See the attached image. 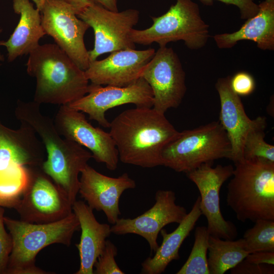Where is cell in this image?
I'll return each instance as SVG.
<instances>
[{"label": "cell", "instance_id": "obj_26", "mask_svg": "<svg viewBox=\"0 0 274 274\" xmlns=\"http://www.w3.org/2000/svg\"><path fill=\"white\" fill-rule=\"evenodd\" d=\"M243 235L245 249L249 254L256 252H274V220L259 219Z\"/></svg>", "mask_w": 274, "mask_h": 274}, {"label": "cell", "instance_id": "obj_3", "mask_svg": "<svg viewBox=\"0 0 274 274\" xmlns=\"http://www.w3.org/2000/svg\"><path fill=\"white\" fill-rule=\"evenodd\" d=\"M28 55L26 71L36 79L35 102L65 105L87 93L85 71L55 43L39 45Z\"/></svg>", "mask_w": 274, "mask_h": 274}, {"label": "cell", "instance_id": "obj_8", "mask_svg": "<svg viewBox=\"0 0 274 274\" xmlns=\"http://www.w3.org/2000/svg\"><path fill=\"white\" fill-rule=\"evenodd\" d=\"M152 25L142 30L132 29V42L149 45L157 43L165 46L172 42L183 41L191 50H198L207 44L209 26L202 19L198 5L192 0H176L166 12L158 17H152Z\"/></svg>", "mask_w": 274, "mask_h": 274}, {"label": "cell", "instance_id": "obj_14", "mask_svg": "<svg viewBox=\"0 0 274 274\" xmlns=\"http://www.w3.org/2000/svg\"><path fill=\"white\" fill-rule=\"evenodd\" d=\"M153 101L152 90L148 83L141 77L124 87L110 85L103 87L91 83L86 94L67 105L87 114L90 119L95 120L100 126L109 128L110 122L105 115L108 110L129 104L138 107L151 108Z\"/></svg>", "mask_w": 274, "mask_h": 274}, {"label": "cell", "instance_id": "obj_11", "mask_svg": "<svg viewBox=\"0 0 274 274\" xmlns=\"http://www.w3.org/2000/svg\"><path fill=\"white\" fill-rule=\"evenodd\" d=\"M141 77L153 92L152 108L165 114L181 104L186 92L185 72L172 48L159 47L144 67Z\"/></svg>", "mask_w": 274, "mask_h": 274}, {"label": "cell", "instance_id": "obj_16", "mask_svg": "<svg viewBox=\"0 0 274 274\" xmlns=\"http://www.w3.org/2000/svg\"><path fill=\"white\" fill-rule=\"evenodd\" d=\"M155 199L150 209L136 217L119 218L111 226V233L139 235L147 241L151 251L155 252L159 247L157 238L161 230L169 224H179L187 214L184 207L176 204V194L172 190H157Z\"/></svg>", "mask_w": 274, "mask_h": 274}, {"label": "cell", "instance_id": "obj_2", "mask_svg": "<svg viewBox=\"0 0 274 274\" xmlns=\"http://www.w3.org/2000/svg\"><path fill=\"white\" fill-rule=\"evenodd\" d=\"M15 115L21 125L32 129L43 144L46 159L42 169L65 193L73 204L79 187V174L92 158L91 153L61 136L53 120L42 114L40 105L18 100Z\"/></svg>", "mask_w": 274, "mask_h": 274}, {"label": "cell", "instance_id": "obj_31", "mask_svg": "<svg viewBox=\"0 0 274 274\" xmlns=\"http://www.w3.org/2000/svg\"><path fill=\"white\" fill-rule=\"evenodd\" d=\"M202 3L211 5L213 1H218L227 5L236 6L239 10L241 18L248 19L255 16L259 11V6L253 0H199Z\"/></svg>", "mask_w": 274, "mask_h": 274}, {"label": "cell", "instance_id": "obj_15", "mask_svg": "<svg viewBox=\"0 0 274 274\" xmlns=\"http://www.w3.org/2000/svg\"><path fill=\"white\" fill-rule=\"evenodd\" d=\"M53 121L61 136L87 148L92 158L105 164L109 170L116 169L119 160L118 152L110 132L93 126L83 112L67 105L60 106Z\"/></svg>", "mask_w": 274, "mask_h": 274}, {"label": "cell", "instance_id": "obj_25", "mask_svg": "<svg viewBox=\"0 0 274 274\" xmlns=\"http://www.w3.org/2000/svg\"><path fill=\"white\" fill-rule=\"evenodd\" d=\"M209 236L206 226L196 227L191 253L177 274H210L207 257Z\"/></svg>", "mask_w": 274, "mask_h": 274}, {"label": "cell", "instance_id": "obj_7", "mask_svg": "<svg viewBox=\"0 0 274 274\" xmlns=\"http://www.w3.org/2000/svg\"><path fill=\"white\" fill-rule=\"evenodd\" d=\"M230 157L229 140L218 121L179 132L161 153L163 166L185 173L203 163Z\"/></svg>", "mask_w": 274, "mask_h": 274}, {"label": "cell", "instance_id": "obj_5", "mask_svg": "<svg viewBox=\"0 0 274 274\" xmlns=\"http://www.w3.org/2000/svg\"><path fill=\"white\" fill-rule=\"evenodd\" d=\"M4 220L13 242L5 274L51 273L36 265L37 254L52 244L69 246L74 233L80 229L73 212L62 220L45 224L31 223L5 216Z\"/></svg>", "mask_w": 274, "mask_h": 274}, {"label": "cell", "instance_id": "obj_12", "mask_svg": "<svg viewBox=\"0 0 274 274\" xmlns=\"http://www.w3.org/2000/svg\"><path fill=\"white\" fill-rule=\"evenodd\" d=\"M41 13L46 34L80 68L87 70L90 60L84 36L89 26L78 17L72 6L57 0H47Z\"/></svg>", "mask_w": 274, "mask_h": 274}, {"label": "cell", "instance_id": "obj_1", "mask_svg": "<svg viewBox=\"0 0 274 274\" xmlns=\"http://www.w3.org/2000/svg\"><path fill=\"white\" fill-rule=\"evenodd\" d=\"M109 128L119 160L144 168L162 165L163 148L179 132L165 114L152 107L125 110L110 122Z\"/></svg>", "mask_w": 274, "mask_h": 274}, {"label": "cell", "instance_id": "obj_19", "mask_svg": "<svg viewBox=\"0 0 274 274\" xmlns=\"http://www.w3.org/2000/svg\"><path fill=\"white\" fill-rule=\"evenodd\" d=\"M230 77L218 79L215 88L219 94L220 111L219 122L225 131L231 145L233 163L243 159L244 144L248 134L255 129L265 130L266 118L259 116L251 119L246 113L239 96L231 89Z\"/></svg>", "mask_w": 274, "mask_h": 274}, {"label": "cell", "instance_id": "obj_23", "mask_svg": "<svg viewBox=\"0 0 274 274\" xmlns=\"http://www.w3.org/2000/svg\"><path fill=\"white\" fill-rule=\"evenodd\" d=\"M202 215L200 208V197L194 202L191 211L179 224L177 228L170 233L162 229L160 233L162 237L161 245L154 252V255L146 258L141 264V273L160 274L173 260L180 259L179 250L184 240L189 236Z\"/></svg>", "mask_w": 274, "mask_h": 274}, {"label": "cell", "instance_id": "obj_22", "mask_svg": "<svg viewBox=\"0 0 274 274\" xmlns=\"http://www.w3.org/2000/svg\"><path fill=\"white\" fill-rule=\"evenodd\" d=\"M258 13L247 19L237 31L214 35L220 49H229L242 40L252 41L263 50H274V0H264L259 5Z\"/></svg>", "mask_w": 274, "mask_h": 274}, {"label": "cell", "instance_id": "obj_29", "mask_svg": "<svg viewBox=\"0 0 274 274\" xmlns=\"http://www.w3.org/2000/svg\"><path fill=\"white\" fill-rule=\"evenodd\" d=\"M4 207L0 206V274H5L13 247L12 237L5 229Z\"/></svg>", "mask_w": 274, "mask_h": 274}, {"label": "cell", "instance_id": "obj_24", "mask_svg": "<svg viewBox=\"0 0 274 274\" xmlns=\"http://www.w3.org/2000/svg\"><path fill=\"white\" fill-rule=\"evenodd\" d=\"M208 263L210 274H223L238 265L249 254L243 238L224 239L210 235Z\"/></svg>", "mask_w": 274, "mask_h": 274}, {"label": "cell", "instance_id": "obj_35", "mask_svg": "<svg viewBox=\"0 0 274 274\" xmlns=\"http://www.w3.org/2000/svg\"><path fill=\"white\" fill-rule=\"evenodd\" d=\"M92 4L102 6L113 11H118V0H88Z\"/></svg>", "mask_w": 274, "mask_h": 274}, {"label": "cell", "instance_id": "obj_18", "mask_svg": "<svg viewBox=\"0 0 274 274\" xmlns=\"http://www.w3.org/2000/svg\"><path fill=\"white\" fill-rule=\"evenodd\" d=\"M155 53L153 48H127L111 53L102 60L91 61L85 71L91 83L119 87L128 86L141 78L142 73Z\"/></svg>", "mask_w": 274, "mask_h": 274}, {"label": "cell", "instance_id": "obj_17", "mask_svg": "<svg viewBox=\"0 0 274 274\" xmlns=\"http://www.w3.org/2000/svg\"><path fill=\"white\" fill-rule=\"evenodd\" d=\"M78 193L93 210L104 213L108 221L114 224L121 214L119 199L126 190L136 187L126 173L118 177L103 175L87 164L81 172Z\"/></svg>", "mask_w": 274, "mask_h": 274}, {"label": "cell", "instance_id": "obj_9", "mask_svg": "<svg viewBox=\"0 0 274 274\" xmlns=\"http://www.w3.org/2000/svg\"><path fill=\"white\" fill-rule=\"evenodd\" d=\"M65 193L40 167H30L29 179L14 209L22 221L45 224L64 219L73 212Z\"/></svg>", "mask_w": 274, "mask_h": 274}, {"label": "cell", "instance_id": "obj_32", "mask_svg": "<svg viewBox=\"0 0 274 274\" xmlns=\"http://www.w3.org/2000/svg\"><path fill=\"white\" fill-rule=\"evenodd\" d=\"M267 267L261 265H256L245 261L243 260L236 266L231 269V273L235 274H263L273 272ZM272 273V272H271Z\"/></svg>", "mask_w": 274, "mask_h": 274}, {"label": "cell", "instance_id": "obj_38", "mask_svg": "<svg viewBox=\"0 0 274 274\" xmlns=\"http://www.w3.org/2000/svg\"><path fill=\"white\" fill-rule=\"evenodd\" d=\"M2 29L1 28H0V33L2 32ZM1 46V45H0ZM4 55L2 54V53L1 52V51H0V61H3L4 60Z\"/></svg>", "mask_w": 274, "mask_h": 274}, {"label": "cell", "instance_id": "obj_27", "mask_svg": "<svg viewBox=\"0 0 274 274\" xmlns=\"http://www.w3.org/2000/svg\"><path fill=\"white\" fill-rule=\"evenodd\" d=\"M264 138L263 129L251 131L244 142L243 158H261L274 162V146L267 143Z\"/></svg>", "mask_w": 274, "mask_h": 274}, {"label": "cell", "instance_id": "obj_34", "mask_svg": "<svg viewBox=\"0 0 274 274\" xmlns=\"http://www.w3.org/2000/svg\"><path fill=\"white\" fill-rule=\"evenodd\" d=\"M72 6L75 10L77 15L92 4L88 0H57Z\"/></svg>", "mask_w": 274, "mask_h": 274}, {"label": "cell", "instance_id": "obj_37", "mask_svg": "<svg viewBox=\"0 0 274 274\" xmlns=\"http://www.w3.org/2000/svg\"><path fill=\"white\" fill-rule=\"evenodd\" d=\"M35 3L36 8L38 9L40 12L42 11L44 5L47 0H31Z\"/></svg>", "mask_w": 274, "mask_h": 274}, {"label": "cell", "instance_id": "obj_33", "mask_svg": "<svg viewBox=\"0 0 274 274\" xmlns=\"http://www.w3.org/2000/svg\"><path fill=\"white\" fill-rule=\"evenodd\" d=\"M244 260L247 262L256 265L266 264L274 265V252H256L248 255Z\"/></svg>", "mask_w": 274, "mask_h": 274}, {"label": "cell", "instance_id": "obj_28", "mask_svg": "<svg viewBox=\"0 0 274 274\" xmlns=\"http://www.w3.org/2000/svg\"><path fill=\"white\" fill-rule=\"evenodd\" d=\"M118 250L110 240L107 239L104 250L94 264V274H124L115 260Z\"/></svg>", "mask_w": 274, "mask_h": 274}, {"label": "cell", "instance_id": "obj_10", "mask_svg": "<svg viewBox=\"0 0 274 274\" xmlns=\"http://www.w3.org/2000/svg\"><path fill=\"white\" fill-rule=\"evenodd\" d=\"M77 16L93 30L94 47L88 51L90 62L104 53L127 48L135 49L130 33L139 20L140 12L138 10L113 11L92 4Z\"/></svg>", "mask_w": 274, "mask_h": 274}, {"label": "cell", "instance_id": "obj_36", "mask_svg": "<svg viewBox=\"0 0 274 274\" xmlns=\"http://www.w3.org/2000/svg\"><path fill=\"white\" fill-rule=\"evenodd\" d=\"M20 197H7L0 195V206L4 208H13L16 206Z\"/></svg>", "mask_w": 274, "mask_h": 274}, {"label": "cell", "instance_id": "obj_20", "mask_svg": "<svg viewBox=\"0 0 274 274\" xmlns=\"http://www.w3.org/2000/svg\"><path fill=\"white\" fill-rule=\"evenodd\" d=\"M72 209L81 230L80 242L76 245L79 251L80 267L75 273L93 274L94 264L111 233V226L98 222L93 210L82 200H76Z\"/></svg>", "mask_w": 274, "mask_h": 274}, {"label": "cell", "instance_id": "obj_30", "mask_svg": "<svg viewBox=\"0 0 274 274\" xmlns=\"http://www.w3.org/2000/svg\"><path fill=\"white\" fill-rule=\"evenodd\" d=\"M230 86L238 96H248L252 94L256 87L253 77L245 71L238 72L230 77Z\"/></svg>", "mask_w": 274, "mask_h": 274}, {"label": "cell", "instance_id": "obj_13", "mask_svg": "<svg viewBox=\"0 0 274 274\" xmlns=\"http://www.w3.org/2000/svg\"><path fill=\"white\" fill-rule=\"evenodd\" d=\"M207 162L186 173L200 193V208L207 221L210 235L224 239H234L237 231L234 224L223 217L220 206V191L224 183L233 174L234 167L229 164Z\"/></svg>", "mask_w": 274, "mask_h": 274}, {"label": "cell", "instance_id": "obj_21", "mask_svg": "<svg viewBox=\"0 0 274 274\" xmlns=\"http://www.w3.org/2000/svg\"><path fill=\"white\" fill-rule=\"evenodd\" d=\"M13 8L20 15L19 22L9 39L0 42V45L7 49L9 62L29 54L46 35L42 24L41 12L34 8L29 0H13Z\"/></svg>", "mask_w": 274, "mask_h": 274}, {"label": "cell", "instance_id": "obj_6", "mask_svg": "<svg viewBox=\"0 0 274 274\" xmlns=\"http://www.w3.org/2000/svg\"><path fill=\"white\" fill-rule=\"evenodd\" d=\"M46 151L37 134L21 125L12 129L0 122V195L20 197L26 186L29 167H40Z\"/></svg>", "mask_w": 274, "mask_h": 274}, {"label": "cell", "instance_id": "obj_4", "mask_svg": "<svg viewBox=\"0 0 274 274\" xmlns=\"http://www.w3.org/2000/svg\"><path fill=\"white\" fill-rule=\"evenodd\" d=\"M234 164L226 202L237 220H274V162L243 158Z\"/></svg>", "mask_w": 274, "mask_h": 274}]
</instances>
